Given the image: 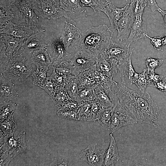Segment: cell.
Segmentation results:
<instances>
[{"label":"cell","instance_id":"1","mask_svg":"<svg viewBox=\"0 0 166 166\" xmlns=\"http://www.w3.org/2000/svg\"><path fill=\"white\" fill-rule=\"evenodd\" d=\"M113 92L109 94L114 105L117 103L127 110L137 121L159 126L160 115L156 103L148 93L128 88L122 82L113 81Z\"/></svg>","mask_w":166,"mask_h":166},{"label":"cell","instance_id":"2","mask_svg":"<svg viewBox=\"0 0 166 166\" xmlns=\"http://www.w3.org/2000/svg\"><path fill=\"white\" fill-rule=\"evenodd\" d=\"M114 32L105 24L91 27L82 33L80 38L71 45L75 52L85 53L98 59Z\"/></svg>","mask_w":166,"mask_h":166},{"label":"cell","instance_id":"3","mask_svg":"<svg viewBox=\"0 0 166 166\" xmlns=\"http://www.w3.org/2000/svg\"><path fill=\"white\" fill-rule=\"evenodd\" d=\"M31 57L19 53L13 59L0 63V75L14 85L24 83L33 72Z\"/></svg>","mask_w":166,"mask_h":166},{"label":"cell","instance_id":"4","mask_svg":"<svg viewBox=\"0 0 166 166\" xmlns=\"http://www.w3.org/2000/svg\"><path fill=\"white\" fill-rule=\"evenodd\" d=\"M9 6L18 24L30 28L35 33L44 32L45 29L35 14L30 0H12Z\"/></svg>","mask_w":166,"mask_h":166},{"label":"cell","instance_id":"5","mask_svg":"<svg viewBox=\"0 0 166 166\" xmlns=\"http://www.w3.org/2000/svg\"><path fill=\"white\" fill-rule=\"evenodd\" d=\"M30 1L33 9L38 11L42 18L56 22L64 18L66 21L76 24L61 7L60 3L55 0H30Z\"/></svg>","mask_w":166,"mask_h":166},{"label":"cell","instance_id":"6","mask_svg":"<svg viewBox=\"0 0 166 166\" xmlns=\"http://www.w3.org/2000/svg\"><path fill=\"white\" fill-rule=\"evenodd\" d=\"M1 35L0 63L13 59L19 53L24 41L26 40L14 38L5 34Z\"/></svg>","mask_w":166,"mask_h":166},{"label":"cell","instance_id":"7","mask_svg":"<svg viewBox=\"0 0 166 166\" xmlns=\"http://www.w3.org/2000/svg\"><path fill=\"white\" fill-rule=\"evenodd\" d=\"M124 8L117 29V41L121 43L124 40L126 41L136 17L130 3L127 4Z\"/></svg>","mask_w":166,"mask_h":166},{"label":"cell","instance_id":"8","mask_svg":"<svg viewBox=\"0 0 166 166\" xmlns=\"http://www.w3.org/2000/svg\"><path fill=\"white\" fill-rule=\"evenodd\" d=\"M65 49L60 39L57 38L47 45L45 50L49 55L53 66L71 61L72 58V55Z\"/></svg>","mask_w":166,"mask_h":166},{"label":"cell","instance_id":"9","mask_svg":"<svg viewBox=\"0 0 166 166\" xmlns=\"http://www.w3.org/2000/svg\"><path fill=\"white\" fill-rule=\"evenodd\" d=\"M137 122L130 114L118 103L114 105L109 128L112 133L123 127L133 124Z\"/></svg>","mask_w":166,"mask_h":166},{"label":"cell","instance_id":"10","mask_svg":"<svg viewBox=\"0 0 166 166\" xmlns=\"http://www.w3.org/2000/svg\"><path fill=\"white\" fill-rule=\"evenodd\" d=\"M105 151V149L97 143H93L82 150L79 156L81 160L87 162L90 166H102Z\"/></svg>","mask_w":166,"mask_h":166},{"label":"cell","instance_id":"11","mask_svg":"<svg viewBox=\"0 0 166 166\" xmlns=\"http://www.w3.org/2000/svg\"><path fill=\"white\" fill-rule=\"evenodd\" d=\"M0 33L5 34L14 38L26 40L35 34L34 31L30 28L15 24L10 21L0 26Z\"/></svg>","mask_w":166,"mask_h":166},{"label":"cell","instance_id":"12","mask_svg":"<svg viewBox=\"0 0 166 166\" xmlns=\"http://www.w3.org/2000/svg\"><path fill=\"white\" fill-rule=\"evenodd\" d=\"M97 59L89 54L76 52L71 60L73 66V75L77 76L97 63Z\"/></svg>","mask_w":166,"mask_h":166},{"label":"cell","instance_id":"13","mask_svg":"<svg viewBox=\"0 0 166 166\" xmlns=\"http://www.w3.org/2000/svg\"><path fill=\"white\" fill-rule=\"evenodd\" d=\"M129 46L121 43H116L111 39L100 53H102L109 58L116 59L118 62L128 56L130 52Z\"/></svg>","mask_w":166,"mask_h":166},{"label":"cell","instance_id":"14","mask_svg":"<svg viewBox=\"0 0 166 166\" xmlns=\"http://www.w3.org/2000/svg\"><path fill=\"white\" fill-rule=\"evenodd\" d=\"M44 32L35 33L27 38L24 42L20 50L21 53L30 56L37 50L45 49L46 44L44 40Z\"/></svg>","mask_w":166,"mask_h":166},{"label":"cell","instance_id":"15","mask_svg":"<svg viewBox=\"0 0 166 166\" xmlns=\"http://www.w3.org/2000/svg\"><path fill=\"white\" fill-rule=\"evenodd\" d=\"M99 55L97 62L98 71L100 73L113 78L117 72L118 61L102 53H100Z\"/></svg>","mask_w":166,"mask_h":166},{"label":"cell","instance_id":"16","mask_svg":"<svg viewBox=\"0 0 166 166\" xmlns=\"http://www.w3.org/2000/svg\"><path fill=\"white\" fill-rule=\"evenodd\" d=\"M132 49L128 56L124 59L118 62V69L120 72L122 83L127 85L132 84V80L136 73L131 62Z\"/></svg>","mask_w":166,"mask_h":166},{"label":"cell","instance_id":"17","mask_svg":"<svg viewBox=\"0 0 166 166\" xmlns=\"http://www.w3.org/2000/svg\"><path fill=\"white\" fill-rule=\"evenodd\" d=\"M142 15L140 14L136 16L126 44L130 45L132 43L146 37V35L148 34L145 23L142 19Z\"/></svg>","mask_w":166,"mask_h":166},{"label":"cell","instance_id":"18","mask_svg":"<svg viewBox=\"0 0 166 166\" xmlns=\"http://www.w3.org/2000/svg\"><path fill=\"white\" fill-rule=\"evenodd\" d=\"M81 30L72 22L66 21L60 39L67 49L80 37Z\"/></svg>","mask_w":166,"mask_h":166},{"label":"cell","instance_id":"19","mask_svg":"<svg viewBox=\"0 0 166 166\" xmlns=\"http://www.w3.org/2000/svg\"><path fill=\"white\" fill-rule=\"evenodd\" d=\"M14 85L11 82L0 75V102L10 101L17 98L18 94Z\"/></svg>","mask_w":166,"mask_h":166},{"label":"cell","instance_id":"20","mask_svg":"<svg viewBox=\"0 0 166 166\" xmlns=\"http://www.w3.org/2000/svg\"><path fill=\"white\" fill-rule=\"evenodd\" d=\"M110 143L108 148L105 151L103 166H114L120 159L117 145L113 133H110Z\"/></svg>","mask_w":166,"mask_h":166},{"label":"cell","instance_id":"21","mask_svg":"<svg viewBox=\"0 0 166 166\" xmlns=\"http://www.w3.org/2000/svg\"><path fill=\"white\" fill-rule=\"evenodd\" d=\"M124 9V7L118 8L111 3L102 11L108 17L110 23L109 28L114 32L117 29L118 23Z\"/></svg>","mask_w":166,"mask_h":166},{"label":"cell","instance_id":"22","mask_svg":"<svg viewBox=\"0 0 166 166\" xmlns=\"http://www.w3.org/2000/svg\"><path fill=\"white\" fill-rule=\"evenodd\" d=\"M31 59L32 63L34 64L36 66L52 68L53 65L49 55L45 49L34 52L31 55Z\"/></svg>","mask_w":166,"mask_h":166},{"label":"cell","instance_id":"23","mask_svg":"<svg viewBox=\"0 0 166 166\" xmlns=\"http://www.w3.org/2000/svg\"><path fill=\"white\" fill-rule=\"evenodd\" d=\"M62 85L70 97L77 101L79 89L77 76L72 74L67 76L64 78Z\"/></svg>","mask_w":166,"mask_h":166},{"label":"cell","instance_id":"24","mask_svg":"<svg viewBox=\"0 0 166 166\" xmlns=\"http://www.w3.org/2000/svg\"><path fill=\"white\" fill-rule=\"evenodd\" d=\"M93 90L94 97L99 102L102 108L114 106L109 94L100 85L98 84L93 88Z\"/></svg>","mask_w":166,"mask_h":166},{"label":"cell","instance_id":"25","mask_svg":"<svg viewBox=\"0 0 166 166\" xmlns=\"http://www.w3.org/2000/svg\"><path fill=\"white\" fill-rule=\"evenodd\" d=\"M61 7L65 11L74 16L80 15L86 12L80 5L79 0H59Z\"/></svg>","mask_w":166,"mask_h":166},{"label":"cell","instance_id":"26","mask_svg":"<svg viewBox=\"0 0 166 166\" xmlns=\"http://www.w3.org/2000/svg\"><path fill=\"white\" fill-rule=\"evenodd\" d=\"M77 112V121H95L91 111L90 101L80 102Z\"/></svg>","mask_w":166,"mask_h":166},{"label":"cell","instance_id":"27","mask_svg":"<svg viewBox=\"0 0 166 166\" xmlns=\"http://www.w3.org/2000/svg\"><path fill=\"white\" fill-rule=\"evenodd\" d=\"M132 83L134 84L141 91L144 92L146 88L150 86L151 83L148 77L147 69H144L141 73L136 72L132 80Z\"/></svg>","mask_w":166,"mask_h":166},{"label":"cell","instance_id":"28","mask_svg":"<svg viewBox=\"0 0 166 166\" xmlns=\"http://www.w3.org/2000/svg\"><path fill=\"white\" fill-rule=\"evenodd\" d=\"M36 67V70L33 72L31 75L33 78V83L34 85L41 88L43 86L47 80L46 73L50 69L42 66Z\"/></svg>","mask_w":166,"mask_h":166},{"label":"cell","instance_id":"29","mask_svg":"<svg viewBox=\"0 0 166 166\" xmlns=\"http://www.w3.org/2000/svg\"><path fill=\"white\" fill-rule=\"evenodd\" d=\"M113 107L103 108L99 113L97 121L104 127H110Z\"/></svg>","mask_w":166,"mask_h":166},{"label":"cell","instance_id":"30","mask_svg":"<svg viewBox=\"0 0 166 166\" xmlns=\"http://www.w3.org/2000/svg\"><path fill=\"white\" fill-rule=\"evenodd\" d=\"M84 6L90 7L95 12L102 11L111 3L109 0H79Z\"/></svg>","mask_w":166,"mask_h":166},{"label":"cell","instance_id":"31","mask_svg":"<svg viewBox=\"0 0 166 166\" xmlns=\"http://www.w3.org/2000/svg\"><path fill=\"white\" fill-rule=\"evenodd\" d=\"M51 98L56 105L60 109L62 108L64 103L71 98L66 92L64 87L61 85L57 93Z\"/></svg>","mask_w":166,"mask_h":166},{"label":"cell","instance_id":"32","mask_svg":"<svg viewBox=\"0 0 166 166\" xmlns=\"http://www.w3.org/2000/svg\"><path fill=\"white\" fill-rule=\"evenodd\" d=\"M52 68L56 73L63 77L73 74V66L71 61H65L53 66Z\"/></svg>","mask_w":166,"mask_h":166},{"label":"cell","instance_id":"33","mask_svg":"<svg viewBox=\"0 0 166 166\" xmlns=\"http://www.w3.org/2000/svg\"><path fill=\"white\" fill-rule=\"evenodd\" d=\"M15 105L11 101L0 102V118L2 121L12 117Z\"/></svg>","mask_w":166,"mask_h":166},{"label":"cell","instance_id":"34","mask_svg":"<svg viewBox=\"0 0 166 166\" xmlns=\"http://www.w3.org/2000/svg\"><path fill=\"white\" fill-rule=\"evenodd\" d=\"M0 26L14 19V15L10 7L1 4L0 6Z\"/></svg>","mask_w":166,"mask_h":166},{"label":"cell","instance_id":"35","mask_svg":"<svg viewBox=\"0 0 166 166\" xmlns=\"http://www.w3.org/2000/svg\"><path fill=\"white\" fill-rule=\"evenodd\" d=\"M77 109H71L65 108H60L57 114L60 117L69 120H77Z\"/></svg>","mask_w":166,"mask_h":166},{"label":"cell","instance_id":"36","mask_svg":"<svg viewBox=\"0 0 166 166\" xmlns=\"http://www.w3.org/2000/svg\"><path fill=\"white\" fill-rule=\"evenodd\" d=\"M94 98L93 95V88L88 87L79 89L77 101H91Z\"/></svg>","mask_w":166,"mask_h":166},{"label":"cell","instance_id":"37","mask_svg":"<svg viewBox=\"0 0 166 166\" xmlns=\"http://www.w3.org/2000/svg\"><path fill=\"white\" fill-rule=\"evenodd\" d=\"M130 4L135 15L142 14L145 7L147 6L146 0H131Z\"/></svg>","mask_w":166,"mask_h":166},{"label":"cell","instance_id":"38","mask_svg":"<svg viewBox=\"0 0 166 166\" xmlns=\"http://www.w3.org/2000/svg\"><path fill=\"white\" fill-rule=\"evenodd\" d=\"M60 86L47 79L43 86L41 88L45 90L50 96L53 97L58 90Z\"/></svg>","mask_w":166,"mask_h":166},{"label":"cell","instance_id":"39","mask_svg":"<svg viewBox=\"0 0 166 166\" xmlns=\"http://www.w3.org/2000/svg\"><path fill=\"white\" fill-rule=\"evenodd\" d=\"M162 59H156L148 57L145 61L148 72H155V69L160 67L163 62Z\"/></svg>","mask_w":166,"mask_h":166},{"label":"cell","instance_id":"40","mask_svg":"<svg viewBox=\"0 0 166 166\" xmlns=\"http://www.w3.org/2000/svg\"><path fill=\"white\" fill-rule=\"evenodd\" d=\"M16 124L14 121L11 118L6 120L2 124L1 129L4 134L10 133L16 128Z\"/></svg>","mask_w":166,"mask_h":166},{"label":"cell","instance_id":"41","mask_svg":"<svg viewBox=\"0 0 166 166\" xmlns=\"http://www.w3.org/2000/svg\"><path fill=\"white\" fill-rule=\"evenodd\" d=\"M90 101L92 113L96 121H97L99 113L103 108L99 102L95 98Z\"/></svg>","mask_w":166,"mask_h":166},{"label":"cell","instance_id":"42","mask_svg":"<svg viewBox=\"0 0 166 166\" xmlns=\"http://www.w3.org/2000/svg\"><path fill=\"white\" fill-rule=\"evenodd\" d=\"M66 77H63L60 75L53 70L51 75L50 76L47 77V78L58 85L61 86L62 85L64 78Z\"/></svg>","mask_w":166,"mask_h":166},{"label":"cell","instance_id":"43","mask_svg":"<svg viewBox=\"0 0 166 166\" xmlns=\"http://www.w3.org/2000/svg\"><path fill=\"white\" fill-rule=\"evenodd\" d=\"M146 37H148L151 40V42L154 48L158 50H160L163 46V39L160 37H151L148 34L146 35Z\"/></svg>","mask_w":166,"mask_h":166},{"label":"cell","instance_id":"44","mask_svg":"<svg viewBox=\"0 0 166 166\" xmlns=\"http://www.w3.org/2000/svg\"><path fill=\"white\" fill-rule=\"evenodd\" d=\"M151 86L166 93V77H165L161 80L153 83Z\"/></svg>","mask_w":166,"mask_h":166},{"label":"cell","instance_id":"45","mask_svg":"<svg viewBox=\"0 0 166 166\" xmlns=\"http://www.w3.org/2000/svg\"><path fill=\"white\" fill-rule=\"evenodd\" d=\"M147 74L148 79L151 83L150 86L153 83L159 81L166 76L156 74L155 72H147Z\"/></svg>","mask_w":166,"mask_h":166},{"label":"cell","instance_id":"46","mask_svg":"<svg viewBox=\"0 0 166 166\" xmlns=\"http://www.w3.org/2000/svg\"><path fill=\"white\" fill-rule=\"evenodd\" d=\"M79 104V102L71 98L64 103L62 108L76 109L78 108Z\"/></svg>","mask_w":166,"mask_h":166},{"label":"cell","instance_id":"47","mask_svg":"<svg viewBox=\"0 0 166 166\" xmlns=\"http://www.w3.org/2000/svg\"><path fill=\"white\" fill-rule=\"evenodd\" d=\"M147 6L151 10L152 12L156 10L158 11L161 9L160 8L157 4L156 0H146Z\"/></svg>","mask_w":166,"mask_h":166},{"label":"cell","instance_id":"48","mask_svg":"<svg viewBox=\"0 0 166 166\" xmlns=\"http://www.w3.org/2000/svg\"><path fill=\"white\" fill-rule=\"evenodd\" d=\"M159 12L160 13L164 19L165 24L166 26V10L165 11L161 9Z\"/></svg>","mask_w":166,"mask_h":166},{"label":"cell","instance_id":"49","mask_svg":"<svg viewBox=\"0 0 166 166\" xmlns=\"http://www.w3.org/2000/svg\"><path fill=\"white\" fill-rule=\"evenodd\" d=\"M163 39V45H166V34H165L164 37L162 38Z\"/></svg>","mask_w":166,"mask_h":166},{"label":"cell","instance_id":"50","mask_svg":"<svg viewBox=\"0 0 166 166\" xmlns=\"http://www.w3.org/2000/svg\"></svg>","mask_w":166,"mask_h":166}]
</instances>
